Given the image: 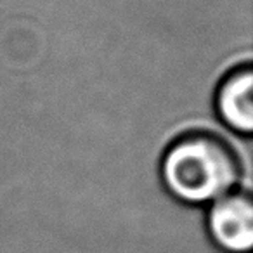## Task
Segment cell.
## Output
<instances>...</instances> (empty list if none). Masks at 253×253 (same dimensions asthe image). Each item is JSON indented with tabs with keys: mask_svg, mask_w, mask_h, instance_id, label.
Listing matches in <instances>:
<instances>
[{
	"mask_svg": "<svg viewBox=\"0 0 253 253\" xmlns=\"http://www.w3.org/2000/svg\"><path fill=\"white\" fill-rule=\"evenodd\" d=\"M162 180L175 200L187 205L213 203L234 189L238 156L218 135L205 130L182 134L162 158Z\"/></svg>",
	"mask_w": 253,
	"mask_h": 253,
	"instance_id": "obj_1",
	"label": "cell"
},
{
	"mask_svg": "<svg viewBox=\"0 0 253 253\" xmlns=\"http://www.w3.org/2000/svg\"><path fill=\"white\" fill-rule=\"evenodd\" d=\"M211 241L227 253H250L253 246V201L246 191L232 189L211 203L207 215Z\"/></svg>",
	"mask_w": 253,
	"mask_h": 253,
	"instance_id": "obj_2",
	"label": "cell"
},
{
	"mask_svg": "<svg viewBox=\"0 0 253 253\" xmlns=\"http://www.w3.org/2000/svg\"><path fill=\"white\" fill-rule=\"evenodd\" d=\"M215 111L231 130L243 135L253 132V70L250 64L225 73L215 92Z\"/></svg>",
	"mask_w": 253,
	"mask_h": 253,
	"instance_id": "obj_3",
	"label": "cell"
}]
</instances>
